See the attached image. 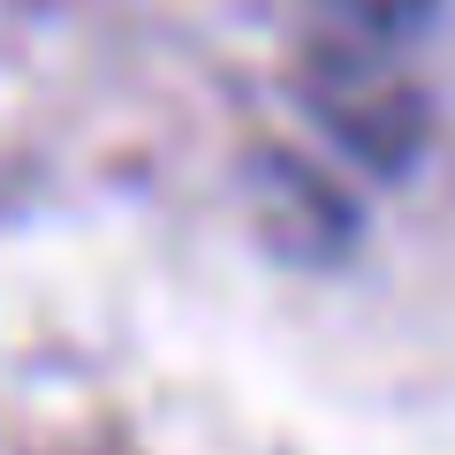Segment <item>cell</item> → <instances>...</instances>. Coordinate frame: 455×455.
Instances as JSON below:
<instances>
[{"mask_svg": "<svg viewBox=\"0 0 455 455\" xmlns=\"http://www.w3.org/2000/svg\"><path fill=\"white\" fill-rule=\"evenodd\" d=\"M326 8H334V31L364 46V38H395V31H410V23H418L433 0H326Z\"/></svg>", "mask_w": 455, "mask_h": 455, "instance_id": "cell-1", "label": "cell"}]
</instances>
